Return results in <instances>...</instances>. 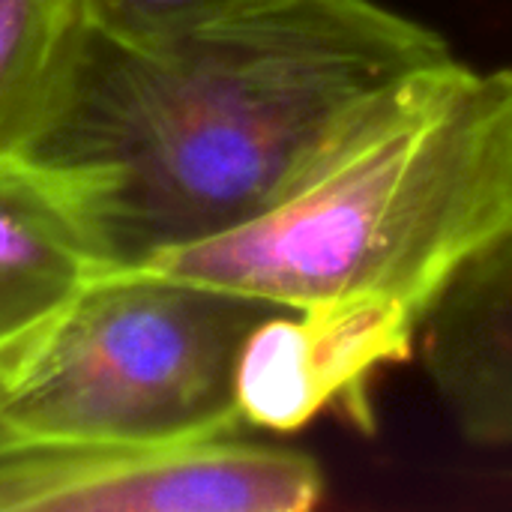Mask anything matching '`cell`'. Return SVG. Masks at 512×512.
<instances>
[{"instance_id": "cell-7", "label": "cell", "mask_w": 512, "mask_h": 512, "mask_svg": "<svg viewBox=\"0 0 512 512\" xmlns=\"http://www.w3.org/2000/svg\"><path fill=\"white\" fill-rule=\"evenodd\" d=\"M105 270L63 198L0 156V351L39 330Z\"/></svg>"}, {"instance_id": "cell-9", "label": "cell", "mask_w": 512, "mask_h": 512, "mask_svg": "<svg viewBox=\"0 0 512 512\" xmlns=\"http://www.w3.org/2000/svg\"><path fill=\"white\" fill-rule=\"evenodd\" d=\"M276 0H75V18L126 45H156L264 9Z\"/></svg>"}, {"instance_id": "cell-4", "label": "cell", "mask_w": 512, "mask_h": 512, "mask_svg": "<svg viewBox=\"0 0 512 512\" xmlns=\"http://www.w3.org/2000/svg\"><path fill=\"white\" fill-rule=\"evenodd\" d=\"M321 465L240 435L0 459V512H306Z\"/></svg>"}, {"instance_id": "cell-8", "label": "cell", "mask_w": 512, "mask_h": 512, "mask_svg": "<svg viewBox=\"0 0 512 512\" xmlns=\"http://www.w3.org/2000/svg\"><path fill=\"white\" fill-rule=\"evenodd\" d=\"M75 24V0H0V135L36 93Z\"/></svg>"}, {"instance_id": "cell-1", "label": "cell", "mask_w": 512, "mask_h": 512, "mask_svg": "<svg viewBox=\"0 0 512 512\" xmlns=\"http://www.w3.org/2000/svg\"><path fill=\"white\" fill-rule=\"evenodd\" d=\"M453 57L378 0H276L180 39L114 42L75 18L0 135L111 270L273 207L381 90Z\"/></svg>"}, {"instance_id": "cell-3", "label": "cell", "mask_w": 512, "mask_h": 512, "mask_svg": "<svg viewBox=\"0 0 512 512\" xmlns=\"http://www.w3.org/2000/svg\"><path fill=\"white\" fill-rule=\"evenodd\" d=\"M282 309L150 267L99 273L0 351V459L240 435V351Z\"/></svg>"}, {"instance_id": "cell-2", "label": "cell", "mask_w": 512, "mask_h": 512, "mask_svg": "<svg viewBox=\"0 0 512 512\" xmlns=\"http://www.w3.org/2000/svg\"><path fill=\"white\" fill-rule=\"evenodd\" d=\"M512 240V69L456 54L369 99L264 213L150 270L288 309L387 300L420 324Z\"/></svg>"}, {"instance_id": "cell-5", "label": "cell", "mask_w": 512, "mask_h": 512, "mask_svg": "<svg viewBox=\"0 0 512 512\" xmlns=\"http://www.w3.org/2000/svg\"><path fill=\"white\" fill-rule=\"evenodd\" d=\"M423 324L399 303L330 300L282 309L261 321L237 363V402L246 426L303 429L318 411L339 408L372 426V381L411 360Z\"/></svg>"}, {"instance_id": "cell-6", "label": "cell", "mask_w": 512, "mask_h": 512, "mask_svg": "<svg viewBox=\"0 0 512 512\" xmlns=\"http://www.w3.org/2000/svg\"><path fill=\"white\" fill-rule=\"evenodd\" d=\"M420 345L456 429L483 447H512V240L444 294Z\"/></svg>"}]
</instances>
